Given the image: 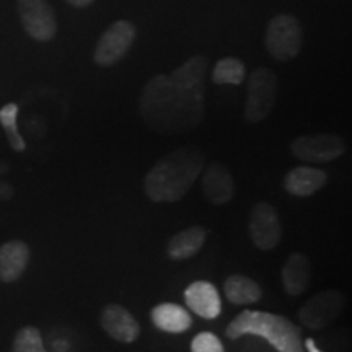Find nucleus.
I'll return each mask as SVG.
<instances>
[{
  "mask_svg": "<svg viewBox=\"0 0 352 352\" xmlns=\"http://www.w3.org/2000/svg\"><path fill=\"white\" fill-rule=\"evenodd\" d=\"M7 171H8V165L7 164H0V176L6 175ZM13 192H15V191H13V188L10 186V184L0 182V201L12 199Z\"/></svg>",
  "mask_w": 352,
  "mask_h": 352,
  "instance_id": "b1692460",
  "label": "nucleus"
},
{
  "mask_svg": "<svg viewBox=\"0 0 352 352\" xmlns=\"http://www.w3.org/2000/svg\"><path fill=\"white\" fill-rule=\"evenodd\" d=\"M250 236L256 248L270 252L279 245L283 236L279 215L267 202H258L250 215Z\"/></svg>",
  "mask_w": 352,
  "mask_h": 352,
  "instance_id": "9d476101",
  "label": "nucleus"
},
{
  "mask_svg": "<svg viewBox=\"0 0 352 352\" xmlns=\"http://www.w3.org/2000/svg\"><path fill=\"white\" fill-rule=\"evenodd\" d=\"M202 191L209 202L215 206L227 204L235 195V183L232 173L219 162H212L202 176Z\"/></svg>",
  "mask_w": 352,
  "mask_h": 352,
  "instance_id": "4468645a",
  "label": "nucleus"
},
{
  "mask_svg": "<svg viewBox=\"0 0 352 352\" xmlns=\"http://www.w3.org/2000/svg\"><path fill=\"white\" fill-rule=\"evenodd\" d=\"M290 152L307 164H327L346 153V142L336 134L300 135L290 144Z\"/></svg>",
  "mask_w": 352,
  "mask_h": 352,
  "instance_id": "6e6552de",
  "label": "nucleus"
},
{
  "mask_svg": "<svg viewBox=\"0 0 352 352\" xmlns=\"http://www.w3.org/2000/svg\"><path fill=\"white\" fill-rule=\"evenodd\" d=\"M310 284V261L305 254L292 253L283 267V285L289 296L297 297Z\"/></svg>",
  "mask_w": 352,
  "mask_h": 352,
  "instance_id": "f3484780",
  "label": "nucleus"
},
{
  "mask_svg": "<svg viewBox=\"0 0 352 352\" xmlns=\"http://www.w3.org/2000/svg\"><path fill=\"white\" fill-rule=\"evenodd\" d=\"M184 302L197 316L206 320L217 318L222 311L219 290L206 280H196L184 290Z\"/></svg>",
  "mask_w": 352,
  "mask_h": 352,
  "instance_id": "f8f14e48",
  "label": "nucleus"
},
{
  "mask_svg": "<svg viewBox=\"0 0 352 352\" xmlns=\"http://www.w3.org/2000/svg\"><path fill=\"white\" fill-rule=\"evenodd\" d=\"M277 76L267 67H258L248 78L245 118L248 122H261L270 116L277 98Z\"/></svg>",
  "mask_w": 352,
  "mask_h": 352,
  "instance_id": "39448f33",
  "label": "nucleus"
},
{
  "mask_svg": "<svg viewBox=\"0 0 352 352\" xmlns=\"http://www.w3.org/2000/svg\"><path fill=\"white\" fill-rule=\"evenodd\" d=\"M208 59L192 56L168 76L145 83L139 98L140 116L158 134L178 135L192 131L204 118Z\"/></svg>",
  "mask_w": 352,
  "mask_h": 352,
  "instance_id": "f257e3e1",
  "label": "nucleus"
},
{
  "mask_svg": "<svg viewBox=\"0 0 352 352\" xmlns=\"http://www.w3.org/2000/svg\"><path fill=\"white\" fill-rule=\"evenodd\" d=\"M151 318L157 329L171 334L188 331L192 324V318L189 316L186 308L170 302L158 303L157 307H153Z\"/></svg>",
  "mask_w": 352,
  "mask_h": 352,
  "instance_id": "dca6fc26",
  "label": "nucleus"
},
{
  "mask_svg": "<svg viewBox=\"0 0 352 352\" xmlns=\"http://www.w3.org/2000/svg\"><path fill=\"white\" fill-rule=\"evenodd\" d=\"M135 36H138V30L134 23L127 20L114 21L98 39L94 56L95 64L100 67H111L120 63L134 44Z\"/></svg>",
  "mask_w": 352,
  "mask_h": 352,
  "instance_id": "423d86ee",
  "label": "nucleus"
},
{
  "mask_svg": "<svg viewBox=\"0 0 352 352\" xmlns=\"http://www.w3.org/2000/svg\"><path fill=\"white\" fill-rule=\"evenodd\" d=\"M100 321L108 336H111L118 342L131 344V342L138 340L140 334L138 320L132 316L129 310L118 305V303H109V305L104 307L103 311H101Z\"/></svg>",
  "mask_w": 352,
  "mask_h": 352,
  "instance_id": "9b49d317",
  "label": "nucleus"
},
{
  "mask_svg": "<svg viewBox=\"0 0 352 352\" xmlns=\"http://www.w3.org/2000/svg\"><path fill=\"white\" fill-rule=\"evenodd\" d=\"M32 258L30 246L21 240H12L0 245V283L12 284L26 271Z\"/></svg>",
  "mask_w": 352,
  "mask_h": 352,
  "instance_id": "ddd939ff",
  "label": "nucleus"
},
{
  "mask_svg": "<svg viewBox=\"0 0 352 352\" xmlns=\"http://www.w3.org/2000/svg\"><path fill=\"white\" fill-rule=\"evenodd\" d=\"M16 118H19V104L16 103H8L0 109V124H2L3 131H6L8 144H10V147L15 152H23L26 148V144L19 131Z\"/></svg>",
  "mask_w": 352,
  "mask_h": 352,
  "instance_id": "412c9836",
  "label": "nucleus"
},
{
  "mask_svg": "<svg viewBox=\"0 0 352 352\" xmlns=\"http://www.w3.org/2000/svg\"><path fill=\"white\" fill-rule=\"evenodd\" d=\"M327 182V171L311 168V166H297L285 175L284 188L289 195L296 197H308L320 191Z\"/></svg>",
  "mask_w": 352,
  "mask_h": 352,
  "instance_id": "2eb2a0df",
  "label": "nucleus"
},
{
  "mask_svg": "<svg viewBox=\"0 0 352 352\" xmlns=\"http://www.w3.org/2000/svg\"><path fill=\"white\" fill-rule=\"evenodd\" d=\"M303 349H307V352H323L320 351V347L315 344V341L311 340V338H307V340L303 341Z\"/></svg>",
  "mask_w": 352,
  "mask_h": 352,
  "instance_id": "393cba45",
  "label": "nucleus"
},
{
  "mask_svg": "<svg viewBox=\"0 0 352 352\" xmlns=\"http://www.w3.org/2000/svg\"><path fill=\"white\" fill-rule=\"evenodd\" d=\"M20 21L34 41L47 43L56 36L57 20L47 0H16Z\"/></svg>",
  "mask_w": 352,
  "mask_h": 352,
  "instance_id": "1a4fd4ad",
  "label": "nucleus"
},
{
  "mask_svg": "<svg viewBox=\"0 0 352 352\" xmlns=\"http://www.w3.org/2000/svg\"><path fill=\"white\" fill-rule=\"evenodd\" d=\"M223 292L233 305H250L263 297V290L258 283L243 274H232L223 283Z\"/></svg>",
  "mask_w": 352,
  "mask_h": 352,
  "instance_id": "6ab92c4d",
  "label": "nucleus"
},
{
  "mask_svg": "<svg viewBox=\"0 0 352 352\" xmlns=\"http://www.w3.org/2000/svg\"><path fill=\"white\" fill-rule=\"evenodd\" d=\"M12 352H47L44 349L43 336L38 328L25 327L13 338Z\"/></svg>",
  "mask_w": 352,
  "mask_h": 352,
  "instance_id": "4be33fe9",
  "label": "nucleus"
},
{
  "mask_svg": "<svg viewBox=\"0 0 352 352\" xmlns=\"http://www.w3.org/2000/svg\"><path fill=\"white\" fill-rule=\"evenodd\" d=\"M204 153L183 147L162 157L144 179L145 195L153 202L179 201L204 168Z\"/></svg>",
  "mask_w": 352,
  "mask_h": 352,
  "instance_id": "f03ea898",
  "label": "nucleus"
},
{
  "mask_svg": "<svg viewBox=\"0 0 352 352\" xmlns=\"http://www.w3.org/2000/svg\"><path fill=\"white\" fill-rule=\"evenodd\" d=\"M65 2L70 3L72 7H77V8H85L88 6H91V3L95 2V0H65Z\"/></svg>",
  "mask_w": 352,
  "mask_h": 352,
  "instance_id": "a878e982",
  "label": "nucleus"
},
{
  "mask_svg": "<svg viewBox=\"0 0 352 352\" xmlns=\"http://www.w3.org/2000/svg\"><path fill=\"white\" fill-rule=\"evenodd\" d=\"M191 352H226L222 342L212 333H199L191 342Z\"/></svg>",
  "mask_w": 352,
  "mask_h": 352,
  "instance_id": "5701e85b",
  "label": "nucleus"
},
{
  "mask_svg": "<svg viewBox=\"0 0 352 352\" xmlns=\"http://www.w3.org/2000/svg\"><path fill=\"white\" fill-rule=\"evenodd\" d=\"M206 241V230L202 227H189L176 233L166 245V254L173 261H183L199 252Z\"/></svg>",
  "mask_w": 352,
  "mask_h": 352,
  "instance_id": "a211bd4d",
  "label": "nucleus"
},
{
  "mask_svg": "<svg viewBox=\"0 0 352 352\" xmlns=\"http://www.w3.org/2000/svg\"><path fill=\"white\" fill-rule=\"evenodd\" d=\"M303 33L300 21L289 13H279L270 21L264 34V46L274 60L285 63L298 56Z\"/></svg>",
  "mask_w": 352,
  "mask_h": 352,
  "instance_id": "20e7f679",
  "label": "nucleus"
},
{
  "mask_svg": "<svg viewBox=\"0 0 352 352\" xmlns=\"http://www.w3.org/2000/svg\"><path fill=\"white\" fill-rule=\"evenodd\" d=\"M228 340H239L246 334L264 338L277 352H305L302 329L283 315L270 311L243 310L226 329Z\"/></svg>",
  "mask_w": 352,
  "mask_h": 352,
  "instance_id": "7ed1b4c3",
  "label": "nucleus"
},
{
  "mask_svg": "<svg viewBox=\"0 0 352 352\" xmlns=\"http://www.w3.org/2000/svg\"><path fill=\"white\" fill-rule=\"evenodd\" d=\"M212 80L217 85H240L245 80V64L235 57H223L215 64Z\"/></svg>",
  "mask_w": 352,
  "mask_h": 352,
  "instance_id": "aec40b11",
  "label": "nucleus"
},
{
  "mask_svg": "<svg viewBox=\"0 0 352 352\" xmlns=\"http://www.w3.org/2000/svg\"><path fill=\"white\" fill-rule=\"evenodd\" d=\"M346 296L341 290L328 289L316 294L298 310V320L310 329H323L342 314Z\"/></svg>",
  "mask_w": 352,
  "mask_h": 352,
  "instance_id": "0eeeda50",
  "label": "nucleus"
}]
</instances>
